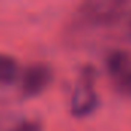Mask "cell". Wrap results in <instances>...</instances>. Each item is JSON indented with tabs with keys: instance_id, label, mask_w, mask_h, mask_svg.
Returning <instances> with one entry per match:
<instances>
[{
	"instance_id": "6da1fadb",
	"label": "cell",
	"mask_w": 131,
	"mask_h": 131,
	"mask_svg": "<svg viewBox=\"0 0 131 131\" xmlns=\"http://www.w3.org/2000/svg\"><path fill=\"white\" fill-rule=\"evenodd\" d=\"M96 80V70L91 65H85L80 70L77 85L71 94L70 100V111L74 117H86L96 111L99 106L97 93L94 90Z\"/></svg>"
},
{
	"instance_id": "7a4b0ae2",
	"label": "cell",
	"mask_w": 131,
	"mask_h": 131,
	"mask_svg": "<svg viewBox=\"0 0 131 131\" xmlns=\"http://www.w3.org/2000/svg\"><path fill=\"white\" fill-rule=\"evenodd\" d=\"M52 80V68L46 62H32L20 74V93L23 97L42 94Z\"/></svg>"
},
{
	"instance_id": "3957f363",
	"label": "cell",
	"mask_w": 131,
	"mask_h": 131,
	"mask_svg": "<svg viewBox=\"0 0 131 131\" xmlns=\"http://www.w3.org/2000/svg\"><path fill=\"white\" fill-rule=\"evenodd\" d=\"M125 9L122 2H86L79 8V17L86 23L108 25L116 22Z\"/></svg>"
},
{
	"instance_id": "277c9868",
	"label": "cell",
	"mask_w": 131,
	"mask_h": 131,
	"mask_svg": "<svg viewBox=\"0 0 131 131\" xmlns=\"http://www.w3.org/2000/svg\"><path fill=\"white\" fill-rule=\"evenodd\" d=\"M105 65H106L110 76L116 80L117 77L125 74L128 70H131V59H129L128 52L120 51V49H114L106 56Z\"/></svg>"
},
{
	"instance_id": "5b68a950",
	"label": "cell",
	"mask_w": 131,
	"mask_h": 131,
	"mask_svg": "<svg viewBox=\"0 0 131 131\" xmlns=\"http://www.w3.org/2000/svg\"><path fill=\"white\" fill-rule=\"evenodd\" d=\"M19 74V62L13 56L0 54V85H11Z\"/></svg>"
},
{
	"instance_id": "8992f818",
	"label": "cell",
	"mask_w": 131,
	"mask_h": 131,
	"mask_svg": "<svg viewBox=\"0 0 131 131\" xmlns=\"http://www.w3.org/2000/svg\"><path fill=\"white\" fill-rule=\"evenodd\" d=\"M11 131H42V125L37 120H22Z\"/></svg>"
}]
</instances>
